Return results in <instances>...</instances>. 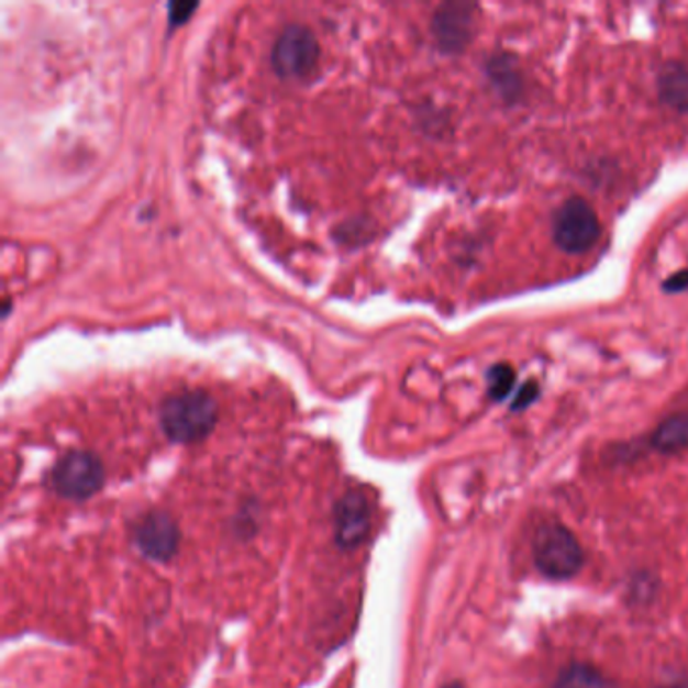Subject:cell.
Segmentation results:
<instances>
[{
  "label": "cell",
  "mask_w": 688,
  "mask_h": 688,
  "mask_svg": "<svg viewBox=\"0 0 688 688\" xmlns=\"http://www.w3.org/2000/svg\"><path fill=\"white\" fill-rule=\"evenodd\" d=\"M489 74H491L495 86L499 87L501 93L507 98L515 96L517 91L521 89V81L517 77L515 69L509 65L507 57L492 59L491 65H489Z\"/></svg>",
  "instance_id": "obj_13"
},
{
  "label": "cell",
  "mask_w": 688,
  "mask_h": 688,
  "mask_svg": "<svg viewBox=\"0 0 688 688\" xmlns=\"http://www.w3.org/2000/svg\"><path fill=\"white\" fill-rule=\"evenodd\" d=\"M533 554L541 574L552 579L572 578L584 564L578 540L564 525L541 528L535 535Z\"/></svg>",
  "instance_id": "obj_2"
},
{
  "label": "cell",
  "mask_w": 688,
  "mask_h": 688,
  "mask_svg": "<svg viewBox=\"0 0 688 688\" xmlns=\"http://www.w3.org/2000/svg\"><path fill=\"white\" fill-rule=\"evenodd\" d=\"M219 419L217 402L209 393H174L164 400L160 410L162 429L174 443H198L209 436Z\"/></svg>",
  "instance_id": "obj_1"
},
{
  "label": "cell",
  "mask_w": 688,
  "mask_h": 688,
  "mask_svg": "<svg viewBox=\"0 0 688 688\" xmlns=\"http://www.w3.org/2000/svg\"><path fill=\"white\" fill-rule=\"evenodd\" d=\"M137 543L144 554L156 559H166L176 552L178 529L170 517L154 513L146 517L137 529Z\"/></svg>",
  "instance_id": "obj_7"
},
{
  "label": "cell",
  "mask_w": 688,
  "mask_h": 688,
  "mask_svg": "<svg viewBox=\"0 0 688 688\" xmlns=\"http://www.w3.org/2000/svg\"><path fill=\"white\" fill-rule=\"evenodd\" d=\"M555 688H612L608 685V680L603 678L598 670H593L590 666H569L567 670L562 673L557 678Z\"/></svg>",
  "instance_id": "obj_11"
},
{
  "label": "cell",
  "mask_w": 688,
  "mask_h": 688,
  "mask_svg": "<svg viewBox=\"0 0 688 688\" xmlns=\"http://www.w3.org/2000/svg\"><path fill=\"white\" fill-rule=\"evenodd\" d=\"M320 59V45L306 26H287L273 47V65L281 77H306Z\"/></svg>",
  "instance_id": "obj_5"
},
{
  "label": "cell",
  "mask_w": 688,
  "mask_h": 688,
  "mask_svg": "<svg viewBox=\"0 0 688 688\" xmlns=\"http://www.w3.org/2000/svg\"><path fill=\"white\" fill-rule=\"evenodd\" d=\"M475 14H477L475 4L460 2L444 4L439 9L432 21V31L441 49L446 53H458L467 47L475 31Z\"/></svg>",
  "instance_id": "obj_6"
},
{
  "label": "cell",
  "mask_w": 688,
  "mask_h": 688,
  "mask_svg": "<svg viewBox=\"0 0 688 688\" xmlns=\"http://www.w3.org/2000/svg\"><path fill=\"white\" fill-rule=\"evenodd\" d=\"M652 446L661 453H678L688 448V414L664 420L652 434Z\"/></svg>",
  "instance_id": "obj_10"
},
{
  "label": "cell",
  "mask_w": 688,
  "mask_h": 688,
  "mask_svg": "<svg viewBox=\"0 0 688 688\" xmlns=\"http://www.w3.org/2000/svg\"><path fill=\"white\" fill-rule=\"evenodd\" d=\"M600 233V219L584 198H569L555 212V245L569 255H581L590 251L598 243Z\"/></svg>",
  "instance_id": "obj_3"
},
{
  "label": "cell",
  "mask_w": 688,
  "mask_h": 688,
  "mask_svg": "<svg viewBox=\"0 0 688 688\" xmlns=\"http://www.w3.org/2000/svg\"><path fill=\"white\" fill-rule=\"evenodd\" d=\"M368 501L359 492H349L337 504V543L354 547L368 533Z\"/></svg>",
  "instance_id": "obj_8"
},
{
  "label": "cell",
  "mask_w": 688,
  "mask_h": 688,
  "mask_svg": "<svg viewBox=\"0 0 688 688\" xmlns=\"http://www.w3.org/2000/svg\"><path fill=\"white\" fill-rule=\"evenodd\" d=\"M53 487L67 499H89L103 485V467L98 456L74 451L53 468Z\"/></svg>",
  "instance_id": "obj_4"
},
{
  "label": "cell",
  "mask_w": 688,
  "mask_h": 688,
  "mask_svg": "<svg viewBox=\"0 0 688 688\" xmlns=\"http://www.w3.org/2000/svg\"><path fill=\"white\" fill-rule=\"evenodd\" d=\"M487 380H489V396H491L492 400L501 402L511 393L513 386H515V369H513V366H509V364H497V366H492L489 369Z\"/></svg>",
  "instance_id": "obj_12"
},
{
  "label": "cell",
  "mask_w": 688,
  "mask_h": 688,
  "mask_svg": "<svg viewBox=\"0 0 688 688\" xmlns=\"http://www.w3.org/2000/svg\"><path fill=\"white\" fill-rule=\"evenodd\" d=\"M658 93L666 106L688 111V65L668 63L658 75Z\"/></svg>",
  "instance_id": "obj_9"
},
{
  "label": "cell",
  "mask_w": 688,
  "mask_h": 688,
  "mask_svg": "<svg viewBox=\"0 0 688 688\" xmlns=\"http://www.w3.org/2000/svg\"><path fill=\"white\" fill-rule=\"evenodd\" d=\"M663 289L666 293H680V291H687L688 270H680V273L673 275L670 279H666L663 284Z\"/></svg>",
  "instance_id": "obj_15"
},
{
  "label": "cell",
  "mask_w": 688,
  "mask_h": 688,
  "mask_svg": "<svg viewBox=\"0 0 688 688\" xmlns=\"http://www.w3.org/2000/svg\"><path fill=\"white\" fill-rule=\"evenodd\" d=\"M537 396H540V386H537V381L529 380L528 384H523V386H521V390L517 392L511 410H515V412H519V410H525L528 406L533 404V402L537 400Z\"/></svg>",
  "instance_id": "obj_14"
}]
</instances>
